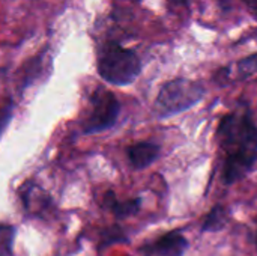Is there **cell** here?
I'll return each mask as SVG.
<instances>
[{
	"label": "cell",
	"mask_w": 257,
	"mask_h": 256,
	"mask_svg": "<svg viewBox=\"0 0 257 256\" xmlns=\"http://www.w3.org/2000/svg\"><path fill=\"white\" fill-rule=\"evenodd\" d=\"M218 140L226 158L224 183L235 184L247 177L257 161V127L247 107L236 109L221 119Z\"/></svg>",
	"instance_id": "1"
},
{
	"label": "cell",
	"mask_w": 257,
	"mask_h": 256,
	"mask_svg": "<svg viewBox=\"0 0 257 256\" xmlns=\"http://www.w3.org/2000/svg\"><path fill=\"white\" fill-rule=\"evenodd\" d=\"M96 68L101 78L114 86L131 84L142 71V62L134 50L116 41H107L98 50Z\"/></svg>",
	"instance_id": "2"
},
{
	"label": "cell",
	"mask_w": 257,
	"mask_h": 256,
	"mask_svg": "<svg viewBox=\"0 0 257 256\" xmlns=\"http://www.w3.org/2000/svg\"><path fill=\"white\" fill-rule=\"evenodd\" d=\"M205 95V88L202 83L190 78H175L167 81L157 100H155V115L158 118H169L181 112L188 110L197 104Z\"/></svg>",
	"instance_id": "3"
},
{
	"label": "cell",
	"mask_w": 257,
	"mask_h": 256,
	"mask_svg": "<svg viewBox=\"0 0 257 256\" xmlns=\"http://www.w3.org/2000/svg\"><path fill=\"white\" fill-rule=\"evenodd\" d=\"M120 112V104L113 92L98 88L90 97V113L84 122L83 131L86 134L101 133L111 128Z\"/></svg>",
	"instance_id": "4"
},
{
	"label": "cell",
	"mask_w": 257,
	"mask_h": 256,
	"mask_svg": "<svg viewBox=\"0 0 257 256\" xmlns=\"http://www.w3.org/2000/svg\"><path fill=\"white\" fill-rule=\"evenodd\" d=\"M160 152H161L160 146L155 143H151V142L134 143L126 151L131 166L137 170H142V169L151 166L158 158Z\"/></svg>",
	"instance_id": "5"
},
{
	"label": "cell",
	"mask_w": 257,
	"mask_h": 256,
	"mask_svg": "<svg viewBox=\"0 0 257 256\" xmlns=\"http://www.w3.org/2000/svg\"><path fill=\"white\" fill-rule=\"evenodd\" d=\"M187 247H188V243L185 237L181 232L172 231L160 237L149 250L160 256H182L185 253Z\"/></svg>",
	"instance_id": "6"
},
{
	"label": "cell",
	"mask_w": 257,
	"mask_h": 256,
	"mask_svg": "<svg viewBox=\"0 0 257 256\" xmlns=\"http://www.w3.org/2000/svg\"><path fill=\"white\" fill-rule=\"evenodd\" d=\"M105 205L111 210V213L117 219H126L130 216H134L140 210V199H131L120 202L114 198V193L108 192L105 195Z\"/></svg>",
	"instance_id": "7"
},
{
	"label": "cell",
	"mask_w": 257,
	"mask_h": 256,
	"mask_svg": "<svg viewBox=\"0 0 257 256\" xmlns=\"http://www.w3.org/2000/svg\"><path fill=\"white\" fill-rule=\"evenodd\" d=\"M229 222V213L227 210L223 207V205H215L209 214L206 216L205 222H203V226H202V231L205 232H217V231H221Z\"/></svg>",
	"instance_id": "8"
},
{
	"label": "cell",
	"mask_w": 257,
	"mask_h": 256,
	"mask_svg": "<svg viewBox=\"0 0 257 256\" xmlns=\"http://www.w3.org/2000/svg\"><path fill=\"white\" fill-rule=\"evenodd\" d=\"M15 240V228L11 225H0V256H9L12 253Z\"/></svg>",
	"instance_id": "9"
},
{
	"label": "cell",
	"mask_w": 257,
	"mask_h": 256,
	"mask_svg": "<svg viewBox=\"0 0 257 256\" xmlns=\"http://www.w3.org/2000/svg\"><path fill=\"white\" fill-rule=\"evenodd\" d=\"M238 72L241 77L247 78V77H251L257 74V53L254 54H250L244 59H241L238 62Z\"/></svg>",
	"instance_id": "10"
},
{
	"label": "cell",
	"mask_w": 257,
	"mask_h": 256,
	"mask_svg": "<svg viewBox=\"0 0 257 256\" xmlns=\"http://www.w3.org/2000/svg\"><path fill=\"white\" fill-rule=\"evenodd\" d=\"M170 8H188V0H169Z\"/></svg>",
	"instance_id": "11"
},
{
	"label": "cell",
	"mask_w": 257,
	"mask_h": 256,
	"mask_svg": "<svg viewBox=\"0 0 257 256\" xmlns=\"http://www.w3.org/2000/svg\"><path fill=\"white\" fill-rule=\"evenodd\" d=\"M245 3V6L248 8V11L257 18V0H242Z\"/></svg>",
	"instance_id": "12"
},
{
	"label": "cell",
	"mask_w": 257,
	"mask_h": 256,
	"mask_svg": "<svg viewBox=\"0 0 257 256\" xmlns=\"http://www.w3.org/2000/svg\"><path fill=\"white\" fill-rule=\"evenodd\" d=\"M218 3H220V6H221L224 11H227V9H230L232 0H218Z\"/></svg>",
	"instance_id": "13"
},
{
	"label": "cell",
	"mask_w": 257,
	"mask_h": 256,
	"mask_svg": "<svg viewBox=\"0 0 257 256\" xmlns=\"http://www.w3.org/2000/svg\"><path fill=\"white\" fill-rule=\"evenodd\" d=\"M256 247H257V234H256Z\"/></svg>",
	"instance_id": "14"
},
{
	"label": "cell",
	"mask_w": 257,
	"mask_h": 256,
	"mask_svg": "<svg viewBox=\"0 0 257 256\" xmlns=\"http://www.w3.org/2000/svg\"><path fill=\"white\" fill-rule=\"evenodd\" d=\"M133 2H140V0H133Z\"/></svg>",
	"instance_id": "15"
}]
</instances>
